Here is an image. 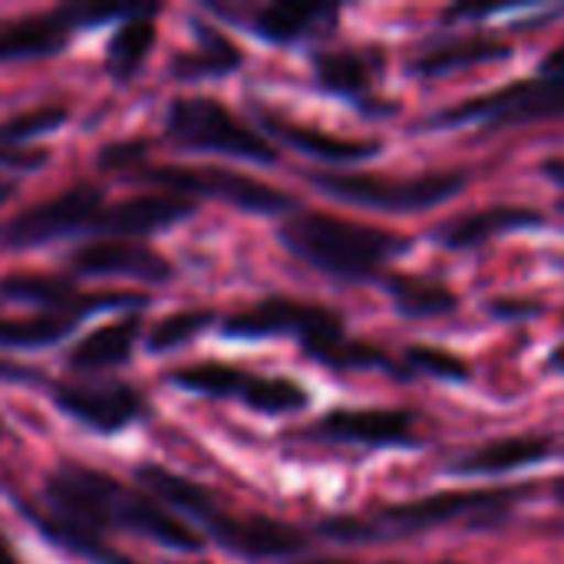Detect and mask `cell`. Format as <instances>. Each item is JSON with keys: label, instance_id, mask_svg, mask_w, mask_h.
<instances>
[{"label": "cell", "instance_id": "obj_1", "mask_svg": "<svg viewBox=\"0 0 564 564\" xmlns=\"http://www.w3.org/2000/svg\"><path fill=\"white\" fill-rule=\"evenodd\" d=\"M43 502H46V516L40 512L30 516L66 532H79L93 539H102V532H135L172 552H188V555L202 552V539L192 532L188 522L172 516L152 496H142L122 486L119 479L79 463H66L46 476Z\"/></svg>", "mask_w": 564, "mask_h": 564}, {"label": "cell", "instance_id": "obj_2", "mask_svg": "<svg viewBox=\"0 0 564 564\" xmlns=\"http://www.w3.org/2000/svg\"><path fill=\"white\" fill-rule=\"evenodd\" d=\"M135 479L159 506H165L169 512L175 509L185 519L198 522L212 535V542L231 555L281 558V555H297L304 549V535L297 529L258 516H228L218 509L208 489L165 466H139Z\"/></svg>", "mask_w": 564, "mask_h": 564}, {"label": "cell", "instance_id": "obj_3", "mask_svg": "<svg viewBox=\"0 0 564 564\" xmlns=\"http://www.w3.org/2000/svg\"><path fill=\"white\" fill-rule=\"evenodd\" d=\"M281 241L317 271L347 281L373 278L383 261H390L403 248L400 235L324 212H294L281 225Z\"/></svg>", "mask_w": 564, "mask_h": 564}, {"label": "cell", "instance_id": "obj_4", "mask_svg": "<svg viewBox=\"0 0 564 564\" xmlns=\"http://www.w3.org/2000/svg\"><path fill=\"white\" fill-rule=\"evenodd\" d=\"M525 489H489V492H446V496H430L420 502L393 506L373 519H334L324 525V535L344 539V542H373V539H390V535H410L423 532L473 512H499L512 506Z\"/></svg>", "mask_w": 564, "mask_h": 564}, {"label": "cell", "instance_id": "obj_5", "mask_svg": "<svg viewBox=\"0 0 564 564\" xmlns=\"http://www.w3.org/2000/svg\"><path fill=\"white\" fill-rule=\"evenodd\" d=\"M165 135L178 142L182 149H195V152H221V155L248 159V162L278 159L274 145L261 132L245 126L238 116L228 112L225 102L208 99V96L172 99L165 112Z\"/></svg>", "mask_w": 564, "mask_h": 564}, {"label": "cell", "instance_id": "obj_6", "mask_svg": "<svg viewBox=\"0 0 564 564\" xmlns=\"http://www.w3.org/2000/svg\"><path fill=\"white\" fill-rule=\"evenodd\" d=\"M311 182L347 205L380 208V212H423L433 205L449 202L463 185L466 175H423V178H380V175H344V172H314Z\"/></svg>", "mask_w": 564, "mask_h": 564}, {"label": "cell", "instance_id": "obj_7", "mask_svg": "<svg viewBox=\"0 0 564 564\" xmlns=\"http://www.w3.org/2000/svg\"><path fill=\"white\" fill-rule=\"evenodd\" d=\"M102 195L93 185H73L69 192L40 202L17 218H10L0 228V245L3 248H40L66 235L79 231H96L99 215H102Z\"/></svg>", "mask_w": 564, "mask_h": 564}, {"label": "cell", "instance_id": "obj_8", "mask_svg": "<svg viewBox=\"0 0 564 564\" xmlns=\"http://www.w3.org/2000/svg\"><path fill=\"white\" fill-rule=\"evenodd\" d=\"M149 182L162 185L169 195H205L228 202L241 212L274 215L291 208V198L251 175H238L228 169H185V165H159L145 172Z\"/></svg>", "mask_w": 564, "mask_h": 564}, {"label": "cell", "instance_id": "obj_9", "mask_svg": "<svg viewBox=\"0 0 564 564\" xmlns=\"http://www.w3.org/2000/svg\"><path fill=\"white\" fill-rule=\"evenodd\" d=\"M225 337H238V340H264V337H297L301 347L317 344L324 337L344 334V324L334 311L317 307V304H301V301H288V297H268L235 317H228L221 324Z\"/></svg>", "mask_w": 564, "mask_h": 564}, {"label": "cell", "instance_id": "obj_10", "mask_svg": "<svg viewBox=\"0 0 564 564\" xmlns=\"http://www.w3.org/2000/svg\"><path fill=\"white\" fill-rule=\"evenodd\" d=\"M53 403L76 420L79 426L93 433H119L132 423H139L149 413V403L139 390L126 383H102V387H86V383H56L53 387Z\"/></svg>", "mask_w": 564, "mask_h": 564}, {"label": "cell", "instance_id": "obj_11", "mask_svg": "<svg viewBox=\"0 0 564 564\" xmlns=\"http://www.w3.org/2000/svg\"><path fill=\"white\" fill-rule=\"evenodd\" d=\"M69 264L83 278H132L142 284H162L175 274L172 261L135 238H96L69 254Z\"/></svg>", "mask_w": 564, "mask_h": 564}, {"label": "cell", "instance_id": "obj_12", "mask_svg": "<svg viewBox=\"0 0 564 564\" xmlns=\"http://www.w3.org/2000/svg\"><path fill=\"white\" fill-rule=\"evenodd\" d=\"M0 297L17 301V304H33L43 314H66V317H86L89 311L99 307H132L142 304L139 294H86L76 291L73 284L59 278H43V274H10L0 281Z\"/></svg>", "mask_w": 564, "mask_h": 564}, {"label": "cell", "instance_id": "obj_13", "mask_svg": "<svg viewBox=\"0 0 564 564\" xmlns=\"http://www.w3.org/2000/svg\"><path fill=\"white\" fill-rule=\"evenodd\" d=\"M564 112V79L539 76L532 83L509 86L496 96L466 102L453 112V119H496V122H519Z\"/></svg>", "mask_w": 564, "mask_h": 564}, {"label": "cell", "instance_id": "obj_14", "mask_svg": "<svg viewBox=\"0 0 564 564\" xmlns=\"http://www.w3.org/2000/svg\"><path fill=\"white\" fill-rule=\"evenodd\" d=\"M192 212H195V202H188L182 195H169V192L135 195V198L112 202V205L106 202L96 231H106L109 238H135L139 241L142 235H152L182 218H192Z\"/></svg>", "mask_w": 564, "mask_h": 564}, {"label": "cell", "instance_id": "obj_15", "mask_svg": "<svg viewBox=\"0 0 564 564\" xmlns=\"http://www.w3.org/2000/svg\"><path fill=\"white\" fill-rule=\"evenodd\" d=\"M73 30L79 26L69 7L33 13V17H17V20H0V63L53 56L66 46Z\"/></svg>", "mask_w": 564, "mask_h": 564}, {"label": "cell", "instance_id": "obj_16", "mask_svg": "<svg viewBox=\"0 0 564 564\" xmlns=\"http://www.w3.org/2000/svg\"><path fill=\"white\" fill-rule=\"evenodd\" d=\"M321 433L340 443L393 446L410 440L413 420L400 410H340L321 420Z\"/></svg>", "mask_w": 564, "mask_h": 564}, {"label": "cell", "instance_id": "obj_17", "mask_svg": "<svg viewBox=\"0 0 564 564\" xmlns=\"http://www.w3.org/2000/svg\"><path fill=\"white\" fill-rule=\"evenodd\" d=\"M261 126L268 132H274L278 139H284L291 149L311 155V159H321V162H357V159H370L377 155V142H364V139H340V135H330V132H321V129H311V126H297L284 116H274V112H261Z\"/></svg>", "mask_w": 564, "mask_h": 564}, {"label": "cell", "instance_id": "obj_18", "mask_svg": "<svg viewBox=\"0 0 564 564\" xmlns=\"http://www.w3.org/2000/svg\"><path fill=\"white\" fill-rule=\"evenodd\" d=\"M139 317H122V321H112L93 334H86L66 357L69 370L76 373H96V370H112V367H122L132 350H135V340H139Z\"/></svg>", "mask_w": 564, "mask_h": 564}, {"label": "cell", "instance_id": "obj_19", "mask_svg": "<svg viewBox=\"0 0 564 564\" xmlns=\"http://www.w3.org/2000/svg\"><path fill=\"white\" fill-rule=\"evenodd\" d=\"M195 26V46L192 50H182L175 59H172V73L175 79H215V76H225L231 69H238L245 63L241 50L215 26L208 23H192Z\"/></svg>", "mask_w": 564, "mask_h": 564}, {"label": "cell", "instance_id": "obj_20", "mask_svg": "<svg viewBox=\"0 0 564 564\" xmlns=\"http://www.w3.org/2000/svg\"><path fill=\"white\" fill-rule=\"evenodd\" d=\"M549 456H552V443L549 440L512 436V440H499V443H489V446L476 449L473 456L456 463V469L466 473V476H499V473H512V469L542 463Z\"/></svg>", "mask_w": 564, "mask_h": 564}, {"label": "cell", "instance_id": "obj_21", "mask_svg": "<svg viewBox=\"0 0 564 564\" xmlns=\"http://www.w3.org/2000/svg\"><path fill=\"white\" fill-rule=\"evenodd\" d=\"M529 225H542V215L529 212V208H486V212H476V215H466V218H456L449 221L440 235L449 248H473V245H482L502 231H512V228H529Z\"/></svg>", "mask_w": 564, "mask_h": 564}, {"label": "cell", "instance_id": "obj_22", "mask_svg": "<svg viewBox=\"0 0 564 564\" xmlns=\"http://www.w3.org/2000/svg\"><path fill=\"white\" fill-rule=\"evenodd\" d=\"M155 43V23L152 13H135L122 26H116L109 46H106V69L116 83H129L139 66L145 63L149 50Z\"/></svg>", "mask_w": 564, "mask_h": 564}, {"label": "cell", "instance_id": "obj_23", "mask_svg": "<svg viewBox=\"0 0 564 564\" xmlns=\"http://www.w3.org/2000/svg\"><path fill=\"white\" fill-rule=\"evenodd\" d=\"M327 17H334V10L321 3H268L254 10V33L271 43H294L314 33Z\"/></svg>", "mask_w": 564, "mask_h": 564}, {"label": "cell", "instance_id": "obj_24", "mask_svg": "<svg viewBox=\"0 0 564 564\" xmlns=\"http://www.w3.org/2000/svg\"><path fill=\"white\" fill-rule=\"evenodd\" d=\"M238 400H241L245 406H251L254 413H271V416H278V413H297V410H304L311 397H307V390H304L301 383H294V380H284V377H254V373H248V380H245Z\"/></svg>", "mask_w": 564, "mask_h": 564}, {"label": "cell", "instance_id": "obj_25", "mask_svg": "<svg viewBox=\"0 0 564 564\" xmlns=\"http://www.w3.org/2000/svg\"><path fill=\"white\" fill-rule=\"evenodd\" d=\"M79 317L36 314V317H0V347H50L73 334Z\"/></svg>", "mask_w": 564, "mask_h": 564}, {"label": "cell", "instance_id": "obj_26", "mask_svg": "<svg viewBox=\"0 0 564 564\" xmlns=\"http://www.w3.org/2000/svg\"><path fill=\"white\" fill-rule=\"evenodd\" d=\"M245 380H248V370L231 367V364H192V367H178L169 373V383L212 397V400H228V397L238 400Z\"/></svg>", "mask_w": 564, "mask_h": 564}, {"label": "cell", "instance_id": "obj_27", "mask_svg": "<svg viewBox=\"0 0 564 564\" xmlns=\"http://www.w3.org/2000/svg\"><path fill=\"white\" fill-rule=\"evenodd\" d=\"M390 294L400 314L406 317H440L456 307V297L449 288L436 281H423V278H393Z\"/></svg>", "mask_w": 564, "mask_h": 564}, {"label": "cell", "instance_id": "obj_28", "mask_svg": "<svg viewBox=\"0 0 564 564\" xmlns=\"http://www.w3.org/2000/svg\"><path fill=\"white\" fill-rule=\"evenodd\" d=\"M509 53L506 43H496V40H459V43H449V46H440L433 53H426L416 69L420 73H430V76H440V73H453L459 66H473V63H486V59H502Z\"/></svg>", "mask_w": 564, "mask_h": 564}, {"label": "cell", "instance_id": "obj_29", "mask_svg": "<svg viewBox=\"0 0 564 564\" xmlns=\"http://www.w3.org/2000/svg\"><path fill=\"white\" fill-rule=\"evenodd\" d=\"M314 73H317V83L330 93H340V96H357L367 89V63L360 53H350V50H334V53H321L314 59Z\"/></svg>", "mask_w": 564, "mask_h": 564}, {"label": "cell", "instance_id": "obj_30", "mask_svg": "<svg viewBox=\"0 0 564 564\" xmlns=\"http://www.w3.org/2000/svg\"><path fill=\"white\" fill-rule=\"evenodd\" d=\"M317 364H327L334 370H367V367H387V357L370 347V344H360V340H347L344 334H334V337H324L317 344H307L304 347Z\"/></svg>", "mask_w": 564, "mask_h": 564}, {"label": "cell", "instance_id": "obj_31", "mask_svg": "<svg viewBox=\"0 0 564 564\" xmlns=\"http://www.w3.org/2000/svg\"><path fill=\"white\" fill-rule=\"evenodd\" d=\"M66 106H36L30 112H20L7 122H0V149H26L30 139L43 135V132H53L56 126L66 122Z\"/></svg>", "mask_w": 564, "mask_h": 564}, {"label": "cell", "instance_id": "obj_32", "mask_svg": "<svg viewBox=\"0 0 564 564\" xmlns=\"http://www.w3.org/2000/svg\"><path fill=\"white\" fill-rule=\"evenodd\" d=\"M23 516H30V512H23ZM30 522H33V525H36L50 542H56L59 549L73 552L76 558H86L89 564H139V562H132V558H126V555H119L116 549H109L102 539L79 535V532H66V529H56V525H50V522H43V519H36V516H30Z\"/></svg>", "mask_w": 564, "mask_h": 564}, {"label": "cell", "instance_id": "obj_33", "mask_svg": "<svg viewBox=\"0 0 564 564\" xmlns=\"http://www.w3.org/2000/svg\"><path fill=\"white\" fill-rule=\"evenodd\" d=\"M212 321H215L212 311H182V314H172V317H165L162 324L152 327V334H149V350H152V354L178 350V347H185L192 337H198L205 327H212Z\"/></svg>", "mask_w": 564, "mask_h": 564}, {"label": "cell", "instance_id": "obj_34", "mask_svg": "<svg viewBox=\"0 0 564 564\" xmlns=\"http://www.w3.org/2000/svg\"><path fill=\"white\" fill-rule=\"evenodd\" d=\"M406 360H410L416 370H423V373H430V377H440V380H466V377H469V364L459 360V357L449 354V350H440V347H426V344L410 347Z\"/></svg>", "mask_w": 564, "mask_h": 564}, {"label": "cell", "instance_id": "obj_35", "mask_svg": "<svg viewBox=\"0 0 564 564\" xmlns=\"http://www.w3.org/2000/svg\"><path fill=\"white\" fill-rule=\"evenodd\" d=\"M142 159H145V142H119L99 152L102 169H129V165H139Z\"/></svg>", "mask_w": 564, "mask_h": 564}, {"label": "cell", "instance_id": "obj_36", "mask_svg": "<svg viewBox=\"0 0 564 564\" xmlns=\"http://www.w3.org/2000/svg\"><path fill=\"white\" fill-rule=\"evenodd\" d=\"M50 159L46 149H0V162L20 165V169H43Z\"/></svg>", "mask_w": 564, "mask_h": 564}, {"label": "cell", "instance_id": "obj_37", "mask_svg": "<svg viewBox=\"0 0 564 564\" xmlns=\"http://www.w3.org/2000/svg\"><path fill=\"white\" fill-rule=\"evenodd\" d=\"M0 380H3V383H36V380H40V373H33L30 367L0 364Z\"/></svg>", "mask_w": 564, "mask_h": 564}, {"label": "cell", "instance_id": "obj_38", "mask_svg": "<svg viewBox=\"0 0 564 564\" xmlns=\"http://www.w3.org/2000/svg\"><path fill=\"white\" fill-rule=\"evenodd\" d=\"M542 76H549V79H564V43L545 59V66H542Z\"/></svg>", "mask_w": 564, "mask_h": 564}, {"label": "cell", "instance_id": "obj_39", "mask_svg": "<svg viewBox=\"0 0 564 564\" xmlns=\"http://www.w3.org/2000/svg\"><path fill=\"white\" fill-rule=\"evenodd\" d=\"M545 172H549V175H552L555 182H562V185H564V159H552V162L545 165Z\"/></svg>", "mask_w": 564, "mask_h": 564}, {"label": "cell", "instance_id": "obj_40", "mask_svg": "<svg viewBox=\"0 0 564 564\" xmlns=\"http://www.w3.org/2000/svg\"><path fill=\"white\" fill-rule=\"evenodd\" d=\"M0 564H20L17 562V555H13V549L0 539Z\"/></svg>", "mask_w": 564, "mask_h": 564}, {"label": "cell", "instance_id": "obj_41", "mask_svg": "<svg viewBox=\"0 0 564 564\" xmlns=\"http://www.w3.org/2000/svg\"><path fill=\"white\" fill-rule=\"evenodd\" d=\"M552 364H555V367H562V370H564V344L558 347V354L552 357Z\"/></svg>", "mask_w": 564, "mask_h": 564}, {"label": "cell", "instance_id": "obj_42", "mask_svg": "<svg viewBox=\"0 0 564 564\" xmlns=\"http://www.w3.org/2000/svg\"><path fill=\"white\" fill-rule=\"evenodd\" d=\"M555 492H558V499H562V502H564V479H562V482H558V486H555Z\"/></svg>", "mask_w": 564, "mask_h": 564}, {"label": "cell", "instance_id": "obj_43", "mask_svg": "<svg viewBox=\"0 0 564 564\" xmlns=\"http://www.w3.org/2000/svg\"><path fill=\"white\" fill-rule=\"evenodd\" d=\"M7 195H10V185H3V188H0V202H3Z\"/></svg>", "mask_w": 564, "mask_h": 564}, {"label": "cell", "instance_id": "obj_44", "mask_svg": "<svg viewBox=\"0 0 564 564\" xmlns=\"http://www.w3.org/2000/svg\"><path fill=\"white\" fill-rule=\"evenodd\" d=\"M311 564H347V562H311Z\"/></svg>", "mask_w": 564, "mask_h": 564}, {"label": "cell", "instance_id": "obj_45", "mask_svg": "<svg viewBox=\"0 0 564 564\" xmlns=\"http://www.w3.org/2000/svg\"><path fill=\"white\" fill-rule=\"evenodd\" d=\"M0 440H3V423H0Z\"/></svg>", "mask_w": 564, "mask_h": 564}, {"label": "cell", "instance_id": "obj_46", "mask_svg": "<svg viewBox=\"0 0 564 564\" xmlns=\"http://www.w3.org/2000/svg\"><path fill=\"white\" fill-rule=\"evenodd\" d=\"M0 188H3V182H0Z\"/></svg>", "mask_w": 564, "mask_h": 564}]
</instances>
